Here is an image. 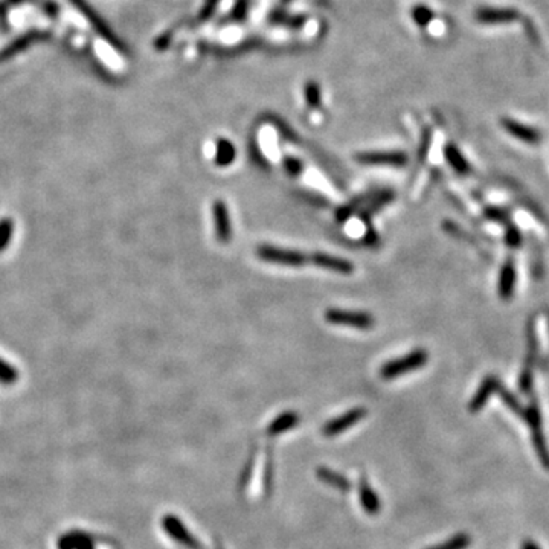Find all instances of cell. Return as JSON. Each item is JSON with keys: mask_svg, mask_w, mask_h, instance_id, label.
Returning <instances> with one entry per match:
<instances>
[{"mask_svg": "<svg viewBox=\"0 0 549 549\" xmlns=\"http://www.w3.org/2000/svg\"><path fill=\"white\" fill-rule=\"evenodd\" d=\"M427 360H429V356L424 349H415L404 357L386 361L380 369V376L383 380H394L403 374H408L411 371L423 368Z\"/></svg>", "mask_w": 549, "mask_h": 549, "instance_id": "obj_1", "label": "cell"}, {"mask_svg": "<svg viewBox=\"0 0 549 549\" xmlns=\"http://www.w3.org/2000/svg\"><path fill=\"white\" fill-rule=\"evenodd\" d=\"M257 255L262 261L273 262V265H281V266H292V267H299L305 265V261H309V257L304 255L302 252L274 247L269 245L260 246L257 249Z\"/></svg>", "mask_w": 549, "mask_h": 549, "instance_id": "obj_2", "label": "cell"}, {"mask_svg": "<svg viewBox=\"0 0 549 549\" xmlns=\"http://www.w3.org/2000/svg\"><path fill=\"white\" fill-rule=\"evenodd\" d=\"M325 321L333 325H347L360 329H371L376 325L374 316L365 312L329 309L325 312Z\"/></svg>", "mask_w": 549, "mask_h": 549, "instance_id": "obj_3", "label": "cell"}, {"mask_svg": "<svg viewBox=\"0 0 549 549\" xmlns=\"http://www.w3.org/2000/svg\"><path fill=\"white\" fill-rule=\"evenodd\" d=\"M525 420L530 423L531 426V433H533V443L535 447V452L539 455L540 463L546 470H549V450L545 441V436L542 432V420H540V412L539 408L535 404H533L531 408L525 412Z\"/></svg>", "mask_w": 549, "mask_h": 549, "instance_id": "obj_4", "label": "cell"}, {"mask_svg": "<svg viewBox=\"0 0 549 549\" xmlns=\"http://www.w3.org/2000/svg\"><path fill=\"white\" fill-rule=\"evenodd\" d=\"M162 526L165 533H167L171 539L179 542L180 545L190 548V549H205L202 543L195 539V537L185 528V525L175 518V515H165L162 519Z\"/></svg>", "mask_w": 549, "mask_h": 549, "instance_id": "obj_5", "label": "cell"}, {"mask_svg": "<svg viewBox=\"0 0 549 549\" xmlns=\"http://www.w3.org/2000/svg\"><path fill=\"white\" fill-rule=\"evenodd\" d=\"M475 19L479 21V24H484V25H499V24H510V21L519 20L520 13L514 8L484 6L476 9Z\"/></svg>", "mask_w": 549, "mask_h": 549, "instance_id": "obj_6", "label": "cell"}, {"mask_svg": "<svg viewBox=\"0 0 549 549\" xmlns=\"http://www.w3.org/2000/svg\"><path fill=\"white\" fill-rule=\"evenodd\" d=\"M366 414H368V411L364 408L351 409V411L345 412L344 415L337 416V419L325 423V426L322 427V433L325 436H336L339 433H342V432L348 431L351 426L357 424L361 419H365Z\"/></svg>", "mask_w": 549, "mask_h": 549, "instance_id": "obj_7", "label": "cell"}, {"mask_svg": "<svg viewBox=\"0 0 549 549\" xmlns=\"http://www.w3.org/2000/svg\"><path fill=\"white\" fill-rule=\"evenodd\" d=\"M356 160L365 165H392V167H401L408 163V156L400 151H366L359 153Z\"/></svg>", "mask_w": 549, "mask_h": 549, "instance_id": "obj_8", "label": "cell"}, {"mask_svg": "<svg viewBox=\"0 0 549 549\" xmlns=\"http://www.w3.org/2000/svg\"><path fill=\"white\" fill-rule=\"evenodd\" d=\"M309 260L313 262V265L319 266L325 270H332L340 274H349L354 272V266L351 265L349 261L344 258H337L333 255H327V254H313L309 257Z\"/></svg>", "mask_w": 549, "mask_h": 549, "instance_id": "obj_9", "label": "cell"}, {"mask_svg": "<svg viewBox=\"0 0 549 549\" xmlns=\"http://www.w3.org/2000/svg\"><path fill=\"white\" fill-rule=\"evenodd\" d=\"M214 225H215L217 238L222 241V243H227L232 232H230L227 206L222 200H217L214 203Z\"/></svg>", "mask_w": 549, "mask_h": 549, "instance_id": "obj_10", "label": "cell"}, {"mask_svg": "<svg viewBox=\"0 0 549 549\" xmlns=\"http://www.w3.org/2000/svg\"><path fill=\"white\" fill-rule=\"evenodd\" d=\"M58 549H93L95 539L83 531H71L61 535L57 542Z\"/></svg>", "mask_w": 549, "mask_h": 549, "instance_id": "obj_11", "label": "cell"}, {"mask_svg": "<svg viewBox=\"0 0 549 549\" xmlns=\"http://www.w3.org/2000/svg\"><path fill=\"white\" fill-rule=\"evenodd\" d=\"M359 496H360L361 507H364V510L369 515H376V514L380 513V510H381L380 499H379V496L376 494V491L371 488L369 482H368V479L365 476H361V479H360Z\"/></svg>", "mask_w": 549, "mask_h": 549, "instance_id": "obj_12", "label": "cell"}, {"mask_svg": "<svg viewBox=\"0 0 549 549\" xmlns=\"http://www.w3.org/2000/svg\"><path fill=\"white\" fill-rule=\"evenodd\" d=\"M299 421L301 416L298 412H284L270 423V426L267 427V433L270 436L281 435L290 429H294V427L299 424Z\"/></svg>", "mask_w": 549, "mask_h": 549, "instance_id": "obj_13", "label": "cell"}, {"mask_svg": "<svg viewBox=\"0 0 549 549\" xmlns=\"http://www.w3.org/2000/svg\"><path fill=\"white\" fill-rule=\"evenodd\" d=\"M316 473H317V478H319L322 482H325V484H328V486L334 487L336 490H340V491L347 493L351 488L349 481L344 475L337 473V471H334L332 468L319 467V468L316 470Z\"/></svg>", "mask_w": 549, "mask_h": 549, "instance_id": "obj_14", "label": "cell"}, {"mask_svg": "<svg viewBox=\"0 0 549 549\" xmlns=\"http://www.w3.org/2000/svg\"><path fill=\"white\" fill-rule=\"evenodd\" d=\"M498 384L499 383L494 380V379H486L484 383L481 384V388L476 392L475 397L471 399V401H470V411L471 412H478L479 409L484 408V404L488 400L490 395L493 394V391L498 389Z\"/></svg>", "mask_w": 549, "mask_h": 549, "instance_id": "obj_15", "label": "cell"}, {"mask_svg": "<svg viewBox=\"0 0 549 549\" xmlns=\"http://www.w3.org/2000/svg\"><path fill=\"white\" fill-rule=\"evenodd\" d=\"M235 160V147L227 139H218L215 148V163L218 167H227Z\"/></svg>", "mask_w": 549, "mask_h": 549, "instance_id": "obj_16", "label": "cell"}, {"mask_svg": "<svg viewBox=\"0 0 549 549\" xmlns=\"http://www.w3.org/2000/svg\"><path fill=\"white\" fill-rule=\"evenodd\" d=\"M503 127L507 128L513 136L519 138V139H522L525 142H537V140H539V133H537V131H534L530 127L515 123V120L505 119L503 120Z\"/></svg>", "mask_w": 549, "mask_h": 549, "instance_id": "obj_17", "label": "cell"}, {"mask_svg": "<svg viewBox=\"0 0 549 549\" xmlns=\"http://www.w3.org/2000/svg\"><path fill=\"white\" fill-rule=\"evenodd\" d=\"M470 545H471V537L466 533H461V534L453 535L452 539H448L447 542H444L441 545H436V546L429 548V549H467Z\"/></svg>", "mask_w": 549, "mask_h": 549, "instance_id": "obj_18", "label": "cell"}, {"mask_svg": "<svg viewBox=\"0 0 549 549\" xmlns=\"http://www.w3.org/2000/svg\"><path fill=\"white\" fill-rule=\"evenodd\" d=\"M433 11L426 5H416L412 8V19L419 26L426 28L433 20Z\"/></svg>", "mask_w": 549, "mask_h": 549, "instance_id": "obj_19", "label": "cell"}, {"mask_svg": "<svg viewBox=\"0 0 549 549\" xmlns=\"http://www.w3.org/2000/svg\"><path fill=\"white\" fill-rule=\"evenodd\" d=\"M446 158L448 160V163L452 165V167L458 171V173H467V163L466 160L463 159V156H461V153L458 151V148L455 145H447L446 148Z\"/></svg>", "mask_w": 549, "mask_h": 549, "instance_id": "obj_20", "label": "cell"}, {"mask_svg": "<svg viewBox=\"0 0 549 549\" xmlns=\"http://www.w3.org/2000/svg\"><path fill=\"white\" fill-rule=\"evenodd\" d=\"M304 95L305 100L309 103L310 107H319L321 106V89L319 86L314 83H309L304 87Z\"/></svg>", "mask_w": 549, "mask_h": 549, "instance_id": "obj_21", "label": "cell"}, {"mask_svg": "<svg viewBox=\"0 0 549 549\" xmlns=\"http://www.w3.org/2000/svg\"><path fill=\"white\" fill-rule=\"evenodd\" d=\"M17 377H19L17 371L9 364H6L5 360L0 359V383L13 384L17 381Z\"/></svg>", "mask_w": 549, "mask_h": 549, "instance_id": "obj_22", "label": "cell"}, {"mask_svg": "<svg viewBox=\"0 0 549 549\" xmlns=\"http://www.w3.org/2000/svg\"><path fill=\"white\" fill-rule=\"evenodd\" d=\"M513 285H514V269L511 266H505L503 273H502V282H501L502 294L508 296Z\"/></svg>", "mask_w": 549, "mask_h": 549, "instance_id": "obj_23", "label": "cell"}, {"mask_svg": "<svg viewBox=\"0 0 549 549\" xmlns=\"http://www.w3.org/2000/svg\"><path fill=\"white\" fill-rule=\"evenodd\" d=\"M13 230L14 225L11 223V220H4L0 223V250H4L8 246L11 237H13Z\"/></svg>", "mask_w": 549, "mask_h": 549, "instance_id": "obj_24", "label": "cell"}, {"mask_svg": "<svg viewBox=\"0 0 549 549\" xmlns=\"http://www.w3.org/2000/svg\"><path fill=\"white\" fill-rule=\"evenodd\" d=\"M284 165H285V168H287L289 174H292V175H298L302 170V163L296 158H287L285 159Z\"/></svg>", "mask_w": 549, "mask_h": 549, "instance_id": "obj_25", "label": "cell"}, {"mask_svg": "<svg viewBox=\"0 0 549 549\" xmlns=\"http://www.w3.org/2000/svg\"><path fill=\"white\" fill-rule=\"evenodd\" d=\"M526 29H528V32H530L531 39H534V40H535V37H537V31L534 29V26H533L531 21H526Z\"/></svg>", "mask_w": 549, "mask_h": 549, "instance_id": "obj_26", "label": "cell"}, {"mask_svg": "<svg viewBox=\"0 0 549 549\" xmlns=\"http://www.w3.org/2000/svg\"><path fill=\"white\" fill-rule=\"evenodd\" d=\"M522 549H540V548L537 546L534 542H531V540H526V542H523V543H522Z\"/></svg>", "mask_w": 549, "mask_h": 549, "instance_id": "obj_27", "label": "cell"}]
</instances>
